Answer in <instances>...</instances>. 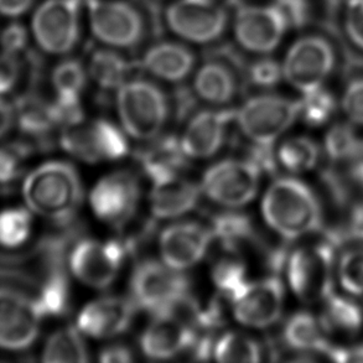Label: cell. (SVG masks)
I'll use <instances>...</instances> for the list:
<instances>
[{"label": "cell", "mask_w": 363, "mask_h": 363, "mask_svg": "<svg viewBox=\"0 0 363 363\" xmlns=\"http://www.w3.org/2000/svg\"><path fill=\"white\" fill-rule=\"evenodd\" d=\"M283 74V66L270 57H262L250 65L247 79L250 84L260 89H272L279 84Z\"/></svg>", "instance_id": "43"}, {"label": "cell", "mask_w": 363, "mask_h": 363, "mask_svg": "<svg viewBox=\"0 0 363 363\" xmlns=\"http://www.w3.org/2000/svg\"><path fill=\"white\" fill-rule=\"evenodd\" d=\"M299 117L300 101L274 94L248 99L236 114L245 137L252 143L267 147H273L275 140Z\"/></svg>", "instance_id": "6"}, {"label": "cell", "mask_w": 363, "mask_h": 363, "mask_svg": "<svg viewBox=\"0 0 363 363\" xmlns=\"http://www.w3.org/2000/svg\"><path fill=\"white\" fill-rule=\"evenodd\" d=\"M87 82L84 65L69 59L57 65L52 74V84L57 96H79Z\"/></svg>", "instance_id": "40"}, {"label": "cell", "mask_w": 363, "mask_h": 363, "mask_svg": "<svg viewBox=\"0 0 363 363\" xmlns=\"http://www.w3.org/2000/svg\"><path fill=\"white\" fill-rule=\"evenodd\" d=\"M143 172L152 184L182 175L187 167L182 142L174 135L154 138L147 147L137 152Z\"/></svg>", "instance_id": "23"}, {"label": "cell", "mask_w": 363, "mask_h": 363, "mask_svg": "<svg viewBox=\"0 0 363 363\" xmlns=\"http://www.w3.org/2000/svg\"><path fill=\"white\" fill-rule=\"evenodd\" d=\"M130 62L111 50L96 51L89 61V74L104 91L118 89L127 82Z\"/></svg>", "instance_id": "32"}, {"label": "cell", "mask_w": 363, "mask_h": 363, "mask_svg": "<svg viewBox=\"0 0 363 363\" xmlns=\"http://www.w3.org/2000/svg\"><path fill=\"white\" fill-rule=\"evenodd\" d=\"M320 149L306 137H293L285 140L277 152V160L291 174L309 172L318 165Z\"/></svg>", "instance_id": "33"}, {"label": "cell", "mask_w": 363, "mask_h": 363, "mask_svg": "<svg viewBox=\"0 0 363 363\" xmlns=\"http://www.w3.org/2000/svg\"><path fill=\"white\" fill-rule=\"evenodd\" d=\"M359 139L354 127L347 123H339L330 128L325 137V150L334 162H349L359 147Z\"/></svg>", "instance_id": "38"}, {"label": "cell", "mask_w": 363, "mask_h": 363, "mask_svg": "<svg viewBox=\"0 0 363 363\" xmlns=\"http://www.w3.org/2000/svg\"><path fill=\"white\" fill-rule=\"evenodd\" d=\"M20 76L19 61L15 55L0 56V94H5L14 89Z\"/></svg>", "instance_id": "46"}, {"label": "cell", "mask_w": 363, "mask_h": 363, "mask_svg": "<svg viewBox=\"0 0 363 363\" xmlns=\"http://www.w3.org/2000/svg\"><path fill=\"white\" fill-rule=\"evenodd\" d=\"M235 69L226 61L210 59L195 76L194 87L197 96L207 104L216 106L230 104L238 91Z\"/></svg>", "instance_id": "25"}, {"label": "cell", "mask_w": 363, "mask_h": 363, "mask_svg": "<svg viewBox=\"0 0 363 363\" xmlns=\"http://www.w3.org/2000/svg\"><path fill=\"white\" fill-rule=\"evenodd\" d=\"M337 278L347 294L363 296V247L352 248L341 255Z\"/></svg>", "instance_id": "39"}, {"label": "cell", "mask_w": 363, "mask_h": 363, "mask_svg": "<svg viewBox=\"0 0 363 363\" xmlns=\"http://www.w3.org/2000/svg\"><path fill=\"white\" fill-rule=\"evenodd\" d=\"M34 0H0V13L6 16H18L29 9Z\"/></svg>", "instance_id": "51"}, {"label": "cell", "mask_w": 363, "mask_h": 363, "mask_svg": "<svg viewBox=\"0 0 363 363\" xmlns=\"http://www.w3.org/2000/svg\"><path fill=\"white\" fill-rule=\"evenodd\" d=\"M117 109L124 130L138 140H152L167 124L169 99L157 84L132 79L117 92Z\"/></svg>", "instance_id": "3"}, {"label": "cell", "mask_w": 363, "mask_h": 363, "mask_svg": "<svg viewBox=\"0 0 363 363\" xmlns=\"http://www.w3.org/2000/svg\"><path fill=\"white\" fill-rule=\"evenodd\" d=\"M140 199L137 177L128 172H118L97 182L89 196L91 207L99 220L121 226L135 215Z\"/></svg>", "instance_id": "16"}, {"label": "cell", "mask_w": 363, "mask_h": 363, "mask_svg": "<svg viewBox=\"0 0 363 363\" xmlns=\"http://www.w3.org/2000/svg\"><path fill=\"white\" fill-rule=\"evenodd\" d=\"M201 191L197 184L182 175L152 184L150 194L152 216L167 220L192 211L199 205Z\"/></svg>", "instance_id": "22"}, {"label": "cell", "mask_w": 363, "mask_h": 363, "mask_svg": "<svg viewBox=\"0 0 363 363\" xmlns=\"http://www.w3.org/2000/svg\"><path fill=\"white\" fill-rule=\"evenodd\" d=\"M236 111H202L192 117L182 135V147L187 157L207 159L216 154L226 142L230 123Z\"/></svg>", "instance_id": "20"}, {"label": "cell", "mask_w": 363, "mask_h": 363, "mask_svg": "<svg viewBox=\"0 0 363 363\" xmlns=\"http://www.w3.org/2000/svg\"><path fill=\"white\" fill-rule=\"evenodd\" d=\"M284 285L278 277L248 283L232 303L233 315L241 324L265 329L279 320L284 306Z\"/></svg>", "instance_id": "17"}, {"label": "cell", "mask_w": 363, "mask_h": 363, "mask_svg": "<svg viewBox=\"0 0 363 363\" xmlns=\"http://www.w3.org/2000/svg\"><path fill=\"white\" fill-rule=\"evenodd\" d=\"M341 104L351 122L363 125V74L347 82L342 94Z\"/></svg>", "instance_id": "44"}, {"label": "cell", "mask_w": 363, "mask_h": 363, "mask_svg": "<svg viewBox=\"0 0 363 363\" xmlns=\"http://www.w3.org/2000/svg\"><path fill=\"white\" fill-rule=\"evenodd\" d=\"M337 64V54L326 36H301L290 46L283 62L284 79L294 89L308 94L324 86Z\"/></svg>", "instance_id": "5"}, {"label": "cell", "mask_w": 363, "mask_h": 363, "mask_svg": "<svg viewBox=\"0 0 363 363\" xmlns=\"http://www.w3.org/2000/svg\"><path fill=\"white\" fill-rule=\"evenodd\" d=\"M213 356L220 362H259L262 349L253 337L233 331L217 340Z\"/></svg>", "instance_id": "34"}, {"label": "cell", "mask_w": 363, "mask_h": 363, "mask_svg": "<svg viewBox=\"0 0 363 363\" xmlns=\"http://www.w3.org/2000/svg\"><path fill=\"white\" fill-rule=\"evenodd\" d=\"M15 121L14 107L4 99H0V139L10 132Z\"/></svg>", "instance_id": "50"}, {"label": "cell", "mask_w": 363, "mask_h": 363, "mask_svg": "<svg viewBox=\"0 0 363 363\" xmlns=\"http://www.w3.org/2000/svg\"><path fill=\"white\" fill-rule=\"evenodd\" d=\"M43 361L49 363L89 362V350L74 326L55 331L45 345Z\"/></svg>", "instance_id": "30"}, {"label": "cell", "mask_w": 363, "mask_h": 363, "mask_svg": "<svg viewBox=\"0 0 363 363\" xmlns=\"http://www.w3.org/2000/svg\"><path fill=\"white\" fill-rule=\"evenodd\" d=\"M195 61V55L186 46L177 43H160L144 54L142 66L157 79L182 82L191 72Z\"/></svg>", "instance_id": "24"}, {"label": "cell", "mask_w": 363, "mask_h": 363, "mask_svg": "<svg viewBox=\"0 0 363 363\" xmlns=\"http://www.w3.org/2000/svg\"><path fill=\"white\" fill-rule=\"evenodd\" d=\"M213 240L220 242L222 248L228 255L240 253L247 245H255L259 248V236L255 231L250 217L240 212H221L211 218Z\"/></svg>", "instance_id": "27"}, {"label": "cell", "mask_w": 363, "mask_h": 363, "mask_svg": "<svg viewBox=\"0 0 363 363\" xmlns=\"http://www.w3.org/2000/svg\"><path fill=\"white\" fill-rule=\"evenodd\" d=\"M262 211L270 228L286 241L319 231L323 212L319 199L295 177L277 179L265 192Z\"/></svg>", "instance_id": "1"}, {"label": "cell", "mask_w": 363, "mask_h": 363, "mask_svg": "<svg viewBox=\"0 0 363 363\" xmlns=\"http://www.w3.org/2000/svg\"><path fill=\"white\" fill-rule=\"evenodd\" d=\"M33 299L41 318L65 314L69 303V280L65 269L52 270L45 275Z\"/></svg>", "instance_id": "31"}, {"label": "cell", "mask_w": 363, "mask_h": 363, "mask_svg": "<svg viewBox=\"0 0 363 363\" xmlns=\"http://www.w3.org/2000/svg\"><path fill=\"white\" fill-rule=\"evenodd\" d=\"M190 280L182 270L157 260H143L130 278V294L137 308L157 314L175 300L186 295Z\"/></svg>", "instance_id": "7"}, {"label": "cell", "mask_w": 363, "mask_h": 363, "mask_svg": "<svg viewBox=\"0 0 363 363\" xmlns=\"http://www.w3.org/2000/svg\"><path fill=\"white\" fill-rule=\"evenodd\" d=\"M324 313L320 318L326 334L354 336L363 328V311L354 299L335 293L324 300Z\"/></svg>", "instance_id": "29"}, {"label": "cell", "mask_w": 363, "mask_h": 363, "mask_svg": "<svg viewBox=\"0 0 363 363\" xmlns=\"http://www.w3.org/2000/svg\"><path fill=\"white\" fill-rule=\"evenodd\" d=\"M337 104L334 94L324 87L304 94L300 101V117L310 127H323L333 118Z\"/></svg>", "instance_id": "37"}, {"label": "cell", "mask_w": 363, "mask_h": 363, "mask_svg": "<svg viewBox=\"0 0 363 363\" xmlns=\"http://www.w3.org/2000/svg\"><path fill=\"white\" fill-rule=\"evenodd\" d=\"M29 210L59 225L72 221L82 202L79 172L66 162H49L30 172L23 184Z\"/></svg>", "instance_id": "2"}, {"label": "cell", "mask_w": 363, "mask_h": 363, "mask_svg": "<svg viewBox=\"0 0 363 363\" xmlns=\"http://www.w3.org/2000/svg\"><path fill=\"white\" fill-rule=\"evenodd\" d=\"M283 10L290 28L301 29L309 24L313 16L311 0H277Z\"/></svg>", "instance_id": "45"}, {"label": "cell", "mask_w": 363, "mask_h": 363, "mask_svg": "<svg viewBox=\"0 0 363 363\" xmlns=\"http://www.w3.org/2000/svg\"><path fill=\"white\" fill-rule=\"evenodd\" d=\"M212 279L218 289V294L225 296L231 304L250 283L247 280L245 265L232 257L222 258L213 265Z\"/></svg>", "instance_id": "35"}, {"label": "cell", "mask_w": 363, "mask_h": 363, "mask_svg": "<svg viewBox=\"0 0 363 363\" xmlns=\"http://www.w3.org/2000/svg\"><path fill=\"white\" fill-rule=\"evenodd\" d=\"M31 212L24 207H11L0 211V245L18 248L31 233Z\"/></svg>", "instance_id": "36"}, {"label": "cell", "mask_w": 363, "mask_h": 363, "mask_svg": "<svg viewBox=\"0 0 363 363\" xmlns=\"http://www.w3.org/2000/svg\"><path fill=\"white\" fill-rule=\"evenodd\" d=\"M334 242L303 245L290 252L285 268L290 288L306 303L325 300L334 293Z\"/></svg>", "instance_id": "4"}, {"label": "cell", "mask_w": 363, "mask_h": 363, "mask_svg": "<svg viewBox=\"0 0 363 363\" xmlns=\"http://www.w3.org/2000/svg\"><path fill=\"white\" fill-rule=\"evenodd\" d=\"M125 257L127 253L119 240H82L71 250L69 268L84 284L104 289L117 278Z\"/></svg>", "instance_id": "14"}, {"label": "cell", "mask_w": 363, "mask_h": 363, "mask_svg": "<svg viewBox=\"0 0 363 363\" xmlns=\"http://www.w3.org/2000/svg\"><path fill=\"white\" fill-rule=\"evenodd\" d=\"M350 177L357 185L363 187V139H361L359 147L350 157L349 162Z\"/></svg>", "instance_id": "49"}, {"label": "cell", "mask_w": 363, "mask_h": 363, "mask_svg": "<svg viewBox=\"0 0 363 363\" xmlns=\"http://www.w3.org/2000/svg\"><path fill=\"white\" fill-rule=\"evenodd\" d=\"M28 43V33L21 24H10L3 31L0 38V44L3 46L5 52L10 55H16L24 49Z\"/></svg>", "instance_id": "47"}, {"label": "cell", "mask_w": 363, "mask_h": 363, "mask_svg": "<svg viewBox=\"0 0 363 363\" xmlns=\"http://www.w3.org/2000/svg\"><path fill=\"white\" fill-rule=\"evenodd\" d=\"M169 28L182 39L210 44L221 38L227 28V11L216 0H177L165 14Z\"/></svg>", "instance_id": "12"}, {"label": "cell", "mask_w": 363, "mask_h": 363, "mask_svg": "<svg viewBox=\"0 0 363 363\" xmlns=\"http://www.w3.org/2000/svg\"><path fill=\"white\" fill-rule=\"evenodd\" d=\"M197 330L169 315H154L140 337L143 354L152 359H169L189 352Z\"/></svg>", "instance_id": "21"}, {"label": "cell", "mask_w": 363, "mask_h": 363, "mask_svg": "<svg viewBox=\"0 0 363 363\" xmlns=\"http://www.w3.org/2000/svg\"><path fill=\"white\" fill-rule=\"evenodd\" d=\"M262 172L247 159H226L212 165L202 179V192L222 206L250 203L259 187Z\"/></svg>", "instance_id": "9"}, {"label": "cell", "mask_w": 363, "mask_h": 363, "mask_svg": "<svg viewBox=\"0 0 363 363\" xmlns=\"http://www.w3.org/2000/svg\"><path fill=\"white\" fill-rule=\"evenodd\" d=\"M81 0H45L36 10L33 31L40 48L54 55L69 54L79 39Z\"/></svg>", "instance_id": "11"}, {"label": "cell", "mask_w": 363, "mask_h": 363, "mask_svg": "<svg viewBox=\"0 0 363 363\" xmlns=\"http://www.w3.org/2000/svg\"><path fill=\"white\" fill-rule=\"evenodd\" d=\"M213 241L210 227L197 222H179L162 232L160 255L164 263L174 269H189L207 255Z\"/></svg>", "instance_id": "18"}, {"label": "cell", "mask_w": 363, "mask_h": 363, "mask_svg": "<svg viewBox=\"0 0 363 363\" xmlns=\"http://www.w3.org/2000/svg\"><path fill=\"white\" fill-rule=\"evenodd\" d=\"M345 38L363 54V0H340Z\"/></svg>", "instance_id": "41"}, {"label": "cell", "mask_w": 363, "mask_h": 363, "mask_svg": "<svg viewBox=\"0 0 363 363\" xmlns=\"http://www.w3.org/2000/svg\"><path fill=\"white\" fill-rule=\"evenodd\" d=\"M137 305L122 296H104L84 306L77 318V329L94 339L123 334L132 325Z\"/></svg>", "instance_id": "19"}, {"label": "cell", "mask_w": 363, "mask_h": 363, "mask_svg": "<svg viewBox=\"0 0 363 363\" xmlns=\"http://www.w3.org/2000/svg\"><path fill=\"white\" fill-rule=\"evenodd\" d=\"M31 152V144H11L0 147V185H9L21 172V162Z\"/></svg>", "instance_id": "42"}, {"label": "cell", "mask_w": 363, "mask_h": 363, "mask_svg": "<svg viewBox=\"0 0 363 363\" xmlns=\"http://www.w3.org/2000/svg\"><path fill=\"white\" fill-rule=\"evenodd\" d=\"M89 23L94 36L104 44L132 49L145 35L140 11L123 0H87Z\"/></svg>", "instance_id": "10"}, {"label": "cell", "mask_w": 363, "mask_h": 363, "mask_svg": "<svg viewBox=\"0 0 363 363\" xmlns=\"http://www.w3.org/2000/svg\"><path fill=\"white\" fill-rule=\"evenodd\" d=\"M15 119L20 130L33 138L41 147H50V134L56 125L52 104H46L34 94H26L16 101Z\"/></svg>", "instance_id": "28"}, {"label": "cell", "mask_w": 363, "mask_h": 363, "mask_svg": "<svg viewBox=\"0 0 363 363\" xmlns=\"http://www.w3.org/2000/svg\"><path fill=\"white\" fill-rule=\"evenodd\" d=\"M279 5H240L235 15V35L242 48L255 54H269L289 29Z\"/></svg>", "instance_id": "13"}, {"label": "cell", "mask_w": 363, "mask_h": 363, "mask_svg": "<svg viewBox=\"0 0 363 363\" xmlns=\"http://www.w3.org/2000/svg\"><path fill=\"white\" fill-rule=\"evenodd\" d=\"M41 319L33 296L11 288H0V349H30L39 336Z\"/></svg>", "instance_id": "15"}, {"label": "cell", "mask_w": 363, "mask_h": 363, "mask_svg": "<svg viewBox=\"0 0 363 363\" xmlns=\"http://www.w3.org/2000/svg\"><path fill=\"white\" fill-rule=\"evenodd\" d=\"M60 143L71 155L91 164L119 160L129 152L125 135L117 125L106 119L66 125Z\"/></svg>", "instance_id": "8"}, {"label": "cell", "mask_w": 363, "mask_h": 363, "mask_svg": "<svg viewBox=\"0 0 363 363\" xmlns=\"http://www.w3.org/2000/svg\"><path fill=\"white\" fill-rule=\"evenodd\" d=\"M283 340L289 349L300 354L328 356L331 349L321 321L306 311H299L290 316L283 330Z\"/></svg>", "instance_id": "26"}, {"label": "cell", "mask_w": 363, "mask_h": 363, "mask_svg": "<svg viewBox=\"0 0 363 363\" xmlns=\"http://www.w3.org/2000/svg\"><path fill=\"white\" fill-rule=\"evenodd\" d=\"M363 362V344L344 349V362Z\"/></svg>", "instance_id": "52"}, {"label": "cell", "mask_w": 363, "mask_h": 363, "mask_svg": "<svg viewBox=\"0 0 363 363\" xmlns=\"http://www.w3.org/2000/svg\"><path fill=\"white\" fill-rule=\"evenodd\" d=\"M99 361L106 363H125L133 361L132 350L123 344L108 345L99 352Z\"/></svg>", "instance_id": "48"}, {"label": "cell", "mask_w": 363, "mask_h": 363, "mask_svg": "<svg viewBox=\"0 0 363 363\" xmlns=\"http://www.w3.org/2000/svg\"><path fill=\"white\" fill-rule=\"evenodd\" d=\"M330 5H337L340 3V0H328Z\"/></svg>", "instance_id": "53"}]
</instances>
